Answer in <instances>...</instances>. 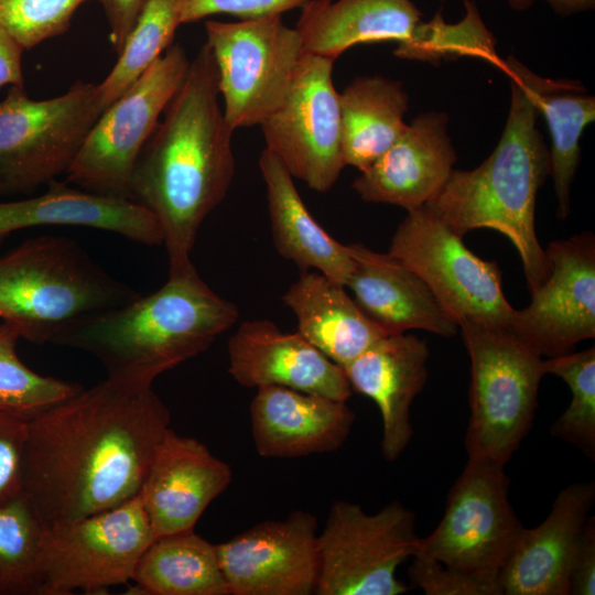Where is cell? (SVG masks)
Segmentation results:
<instances>
[{
    "label": "cell",
    "mask_w": 595,
    "mask_h": 595,
    "mask_svg": "<svg viewBox=\"0 0 595 595\" xmlns=\"http://www.w3.org/2000/svg\"><path fill=\"white\" fill-rule=\"evenodd\" d=\"M170 422L152 386L82 388L29 420L22 493L45 526L116 507L140 493Z\"/></svg>",
    "instance_id": "cell-1"
},
{
    "label": "cell",
    "mask_w": 595,
    "mask_h": 595,
    "mask_svg": "<svg viewBox=\"0 0 595 595\" xmlns=\"http://www.w3.org/2000/svg\"><path fill=\"white\" fill-rule=\"evenodd\" d=\"M218 97L217 69L205 42L132 171L130 199L158 219L169 273L193 267L198 230L224 201L235 176L234 130Z\"/></svg>",
    "instance_id": "cell-2"
},
{
    "label": "cell",
    "mask_w": 595,
    "mask_h": 595,
    "mask_svg": "<svg viewBox=\"0 0 595 595\" xmlns=\"http://www.w3.org/2000/svg\"><path fill=\"white\" fill-rule=\"evenodd\" d=\"M502 68L511 79V101L495 150L474 170L453 169L424 206L462 238L479 228L505 235L519 253L531 293L549 274L534 212L538 191L551 173L550 154L537 128L533 72L511 56L502 61Z\"/></svg>",
    "instance_id": "cell-3"
},
{
    "label": "cell",
    "mask_w": 595,
    "mask_h": 595,
    "mask_svg": "<svg viewBox=\"0 0 595 595\" xmlns=\"http://www.w3.org/2000/svg\"><path fill=\"white\" fill-rule=\"evenodd\" d=\"M238 317V307L193 266L169 273L151 294L71 324L51 344L93 355L109 378L152 386L161 374L208 349Z\"/></svg>",
    "instance_id": "cell-4"
},
{
    "label": "cell",
    "mask_w": 595,
    "mask_h": 595,
    "mask_svg": "<svg viewBox=\"0 0 595 595\" xmlns=\"http://www.w3.org/2000/svg\"><path fill=\"white\" fill-rule=\"evenodd\" d=\"M138 295L67 237L31 238L0 257V318L33 344Z\"/></svg>",
    "instance_id": "cell-5"
},
{
    "label": "cell",
    "mask_w": 595,
    "mask_h": 595,
    "mask_svg": "<svg viewBox=\"0 0 595 595\" xmlns=\"http://www.w3.org/2000/svg\"><path fill=\"white\" fill-rule=\"evenodd\" d=\"M458 327L470 359L467 456L506 465L531 429L543 357L505 327L473 321Z\"/></svg>",
    "instance_id": "cell-6"
},
{
    "label": "cell",
    "mask_w": 595,
    "mask_h": 595,
    "mask_svg": "<svg viewBox=\"0 0 595 595\" xmlns=\"http://www.w3.org/2000/svg\"><path fill=\"white\" fill-rule=\"evenodd\" d=\"M101 112L94 83L76 80L43 100L10 86L0 101V197L33 193L65 174Z\"/></svg>",
    "instance_id": "cell-7"
},
{
    "label": "cell",
    "mask_w": 595,
    "mask_h": 595,
    "mask_svg": "<svg viewBox=\"0 0 595 595\" xmlns=\"http://www.w3.org/2000/svg\"><path fill=\"white\" fill-rule=\"evenodd\" d=\"M190 62L181 44L167 47L101 112L65 181L91 193L130 199L136 161L182 85Z\"/></svg>",
    "instance_id": "cell-8"
},
{
    "label": "cell",
    "mask_w": 595,
    "mask_h": 595,
    "mask_svg": "<svg viewBox=\"0 0 595 595\" xmlns=\"http://www.w3.org/2000/svg\"><path fill=\"white\" fill-rule=\"evenodd\" d=\"M420 537L415 515L399 501L367 513L358 504L336 500L317 536L316 595H400L409 586L398 567L412 558Z\"/></svg>",
    "instance_id": "cell-9"
},
{
    "label": "cell",
    "mask_w": 595,
    "mask_h": 595,
    "mask_svg": "<svg viewBox=\"0 0 595 595\" xmlns=\"http://www.w3.org/2000/svg\"><path fill=\"white\" fill-rule=\"evenodd\" d=\"M509 485L505 465L468 457L447 494L441 521L420 537L414 555L499 588L498 574L523 528L510 504Z\"/></svg>",
    "instance_id": "cell-10"
},
{
    "label": "cell",
    "mask_w": 595,
    "mask_h": 595,
    "mask_svg": "<svg viewBox=\"0 0 595 595\" xmlns=\"http://www.w3.org/2000/svg\"><path fill=\"white\" fill-rule=\"evenodd\" d=\"M153 539L140 493L110 509L46 526L39 595L95 594L127 584Z\"/></svg>",
    "instance_id": "cell-11"
},
{
    "label": "cell",
    "mask_w": 595,
    "mask_h": 595,
    "mask_svg": "<svg viewBox=\"0 0 595 595\" xmlns=\"http://www.w3.org/2000/svg\"><path fill=\"white\" fill-rule=\"evenodd\" d=\"M204 26L226 121L234 131L260 126L285 99L304 54L298 31L282 15Z\"/></svg>",
    "instance_id": "cell-12"
},
{
    "label": "cell",
    "mask_w": 595,
    "mask_h": 595,
    "mask_svg": "<svg viewBox=\"0 0 595 595\" xmlns=\"http://www.w3.org/2000/svg\"><path fill=\"white\" fill-rule=\"evenodd\" d=\"M388 253L428 284L458 325L473 321L507 327L515 309L504 294L497 262L472 252L463 238L425 206L408 212Z\"/></svg>",
    "instance_id": "cell-13"
},
{
    "label": "cell",
    "mask_w": 595,
    "mask_h": 595,
    "mask_svg": "<svg viewBox=\"0 0 595 595\" xmlns=\"http://www.w3.org/2000/svg\"><path fill=\"white\" fill-rule=\"evenodd\" d=\"M333 60L304 53L283 102L260 125L266 149L291 176L327 192L346 166Z\"/></svg>",
    "instance_id": "cell-14"
},
{
    "label": "cell",
    "mask_w": 595,
    "mask_h": 595,
    "mask_svg": "<svg viewBox=\"0 0 595 595\" xmlns=\"http://www.w3.org/2000/svg\"><path fill=\"white\" fill-rule=\"evenodd\" d=\"M544 251L548 278L530 293L527 307L513 311L506 329L551 358L595 336V238L575 235L552 241Z\"/></svg>",
    "instance_id": "cell-15"
},
{
    "label": "cell",
    "mask_w": 595,
    "mask_h": 595,
    "mask_svg": "<svg viewBox=\"0 0 595 595\" xmlns=\"http://www.w3.org/2000/svg\"><path fill=\"white\" fill-rule=\"evenodd\" d=\"M317 520L304 510L266 520L216 544L230 595L315 594Z\"/></svg>",
    "instance_id": "cell-16"
},
{
    "label": "cell",
    "mask_w": 595,
    "mask_h": 595,
    "mask_svg": "<svg viewBox=\"0 0 595 595\" xmlns=\"http://www.w3.org/2000/svg\"><path fill=\"white\" fill-rule=\"evenodd\" d=\"M231 478L230 466L205 444L169 428L140 490L153 538L194 529Z\"/></svg>",
    "instance_id": "cell-17"
},
{
    "label": "cell",
    "mask_w": 595,
    "mask_h": 595,
    "mask_svg": "<svg viewBox=\"0 0 595 595\" xmlns=\"http://www.w3.org/2000/svg\"><path fill=\"white\" fill-rule=\"evenodd\" d=\"M228 372L246 388L285 387L347 401L351 388L337 364L299 332L269 320L242 322L228 340Z\"/></svg>",
    "instance_id": "cell-18"
},
{
    "label": "cell",
    "mask_w": 595,
    "mask_h": 595,
    "mask_svg": "<svg viewBox=\"0 0 595 595\" xmlns=\"http://www.w3.org/2000/svg\"><path fill=\"white\" fill-rule=\"evenodd\" d=\"M594 501V482L571 484L539 526L522 528L498 574L502 595H570L573 560Z\"/></svg>",
    "instance_id": "cell-19"
},
{
    "label": "cell",
    "mask_w": 595,
    "mask_h": 595,
    "mask_svg": "<svg viewBox=\"0 0 595 595\" xmlns=\"http://www.w3.org/2000/svg\"><path fill=\"white\" fill-rule=\"evenodd\" d=\"M444 112L414 118L353 188L365 202L400 206L408 212L426 205L453 171L456 153L447 134Z\"/></svg>",
    "instance_id": "cell-20"
},
{
    "label": "cell",
    "mask_w": 595,
    "mask_h": 595,
    "mask_svg": "<svg viewBox=\"0 0 595 595\" xmlns=\"http://www.w3.org/2000/svg\"><path fill=\"white\" fill-rule=\"evenodd\" d=\"M346 401L285 387L257 388L250 405L256 451L267 458H296L343 446L355 422Z\"/></svg>",
    "instance_id": "cell-21"
},
{
    "label": "cell",
    "mask_w": 595,
    "mask_h": 595,
    "mask_svg": "<svg viewBox=\"0 0 595 595\" xmlns=\"http://www.w3.org/2000/svg\"><path fill=\"white\" fill-rule=\"evenodd\" d=\"M429 348L412 334L386 335L342 369L351 390L370 398L382 421L381 452L396 461L413 435L410 407L428 378Z\"/></svg>",
    "instance_id": "cell-22"
},
{
    "label": "cell",
    "mask_w": 595,
    "mask_h": 595,
    "mask_svg": "<svg viewBox=\"0 0 595 595\" xmlns=\"http://www.w3.org/2000/svg\"><path fill=\"white\" fill-rule=\"evenodd\" d=\"M347 248L354 269L346 286L361 312L387 335L409 329L443 337L457 333L458 324L415 272L388 252H376L361 244Z\"/></svg>",
    "instance_id": "cell-23"
},
{
    "label": "cell",
    "mask_w": 595,
    "mask_h": 595,
    "mask_svg": "<svg viewBox=\"0 0 595 595\" xmlns=\"http://www.w3.org/2000/svg\"><path fill=\"white\" fill-rule=\"evenodd\" d=\"M42 194L0 201V241L11 234L42 226L87 227L113 232L144 246H159L158 219L128 198L91 193L69 183L51 182Z\"/></svg>",
    "instance_id": "cell-24"
},
{
    "label": "cell",
    "mask_w": 595,
    "mask_h": 595,
    "mask_svg": "<svg viewBox=\"0 0 595 595\" xmlns=\"http://www.w3.org/2000/svg\"><path fill=\"white\" fill-rule=\"evenodd\" d=\"M421 21L412 0H311L295 30L304 53L335 61L357 44L402 43Z\"/></svg>",
    "instance_id": "cell-25"
},
{
    "label": "cell",
    "mask_w": 595,
    "mask_h": 595,
    "mask_svg": "<svg viewBox=\"0 0 595 595\" xmlns=\"http://www.w3.org/2000/svg\"><path fill=\"white\" fill-rule=\"evenodd\" d=\"M259 169L266 184L272 238L279 255L302 271L314 269L346 286L354 269L347 245L335 240L314 219L291 174L267 149L259 158Z\"/></svg>",
    "instance_id": "cell-26"
},
{
    "label": "cell",
    "mask_w": 595,
    "mask_h": 595,
    "mask_svg": "<svg viewBox=\"0 0 595 595\" xmlns=\"http://www.w3.org/2000/svg\"><path fill=\"white\" fill-rule=\"evenodd\" d=\"M282 301L296 317V332L339 367L387 335L361 312L344 285L317 271H302Z\"/></svg>",
    "instance_id": "cell-27"
},
{
    "label": "cell",
    "mask_w": 595,
    "mask_h": 595,
    "mask_svg": "<svg viewBox=\"0 0 595 595\" xmlns=\"http://www.w3.org/2000/svg\"><path fill=\"white\" fill-rule=\"evenodd\" d=\"M409 97L402 84L381 76L357 77L339 93L345 165L366 170L405 130Z\"/></svg>",
    "instance_id": "cell-28"
},
{
    "label": "cell",
    "mask_w": 595,
    "mask_h": 595,
    "mask_svg": "<svg viewBox=\"0 0 595 595\" xmlns=\"http://www.w3.org/2000/svg\"><path fill=\"white\" fill-rule=\"evenodd\" d=\"M131 581L134 594L230 595L216 544L194 529L153 539Z\"/></svg>",
    "instance_id": "cell-29"
},
{
    "label": "cell",
    "mask_w": 595,
    "mask_h": 595,
    "mask_svg": "<svg viewBox=\"0 0 595 595\" xmlns=\"http://www.w3.org/2000/svg\"><path fill=\"white\" fill-rule=\"evenodd\" d=\"M539 113L550 137V175L558 201V217L570 214V192L580 162V140L595 119V99L578 83L552 80L532 73Z\"/></svg>",
    "instance_id": "cell-30"
},
{
    "label": "cell",
    "mask_w": 595,
    "mask_h": 595,
    "mask_svg": "<svg viewBox=\"0 0 595 595\" xmlns=\"http://www.w3.org/2000/svg\"><path fill=\"white\" fill-rule=\"evenodd\" d=\"M177 0H145L117 62L97 84L102 111L173 44Z\"/></svg>",
    "instance_id": "cell-31"
},
{
    "label": "cell",
    "mask_w": 595,
    "mask_h": 595,
    "mask_svg": "<svg viewBox=\"0 0 595 595\" xmlns=\"http://www.w3.org/2000/svg\"><path fill=\"white\" fill-rule=\"evenodd\" d=\"M45 527L23 493L0 506V595H39Z\"/></svg>",
    "instance_id": "cell-32"
},
{
    "label": "cell",
    "mask_w": 595,
    "mask_h": 595,
    "mask_svg": "<svg viewBox=\"0 0 595 595\" xmlns=\"http://www.w3.org/2000/svg\"><path fill=\"white\" fill-rule=\"evenodd\" d=\"M465 15L457 23H446L441 13L429 22L421 21L411 37L398 44L400 58L435 62L461 56H476L501 66L495 51V39L485 26L477 6L464 0Z\"/></svg>",
    "instance_id": "cell-33"
},
{
    "label": "cell",
    "mask_w": 595,
    "mask_h": 595,
    "mask_svg": "<svg viewBox=\"0 0 595 595\" xmlns=\"http://www.w3.org/2000/svg\"><path fill=\"white\" fill-rule=\"evenodd\" d=\"M19 338L12 326L0 323V408L31 420L83 387L25 366L17 354Z\"/></svg>",
    "instance_id": "cell-34"
},
{
    "label": "cell",
    "mask_w": 595,
    "mask_h": 595,
    "mask_svg": "<svg viewBox=\"0 0 595 595\" xmlns=\"http://www.w3.org/2000/svg\"><path fill=\"white\" fill-rule=\"evenodd\" d=\"M545 374L560 377L571 390V402L550 432L595 457V348L543 359Z\"/></svg>",
    "instance_id": "cell-35"
},
{
    "label": "cell",
    "mask_w": 595,
    "mask_h": 595,
    "mask_svg": "<svg viewBox=\"0 0 595 595\" xmlns=\"http://www.w3.org/2000/svg\"><path fill=\"white\" fill-rule=\"evenodd\" d=\"M90 0H0V26L25 50L67 32L76 10Z\"/></svg>",
    "instance_id": "cell-36"
},
{
    "label": "cell",
    "mask_w": 595,
    "mask_h": 595,
    "mask_svg": "<svg viewBox=\"0 0 595 595\" xmlns=\"http://www.w3.org/2000/svg\"><path fill=\"white\" fill-rule=\"evenodd\" d=\"M408 575L426 595H501L497 586L420 554L412 556Z\"/></svg>",
    "instance_id": "cell-37"
},
{
    "label": "cell",
    "mask_w": 595,
    "mask_h": 595,
    "mask_svg": "<svg viewBox=\"0 0 595 595\" xmlns=\"http://www.w3.org/2000/svg\"><path fill=\"white\" fill-rule=\"evenodd\" d=\"M311 0H177L180 24L193 23L214 14H228L240 20L282 15L302 8Z\"/></svg>",
    "instance_id": "cell-38"
},
{
    "label": "cell",
    "mask_w": 595,
    "mask_h": 595,
    "mask_svg": "<svg viewBox=\"0 0 595 595\" xmlns=\"http://www.w3.org/2000/svg\"><path fill=\"white\" fill-rule=\"evenodd\" d=\"M29 420L0 408V506L22 493Z\"/></svg>",
    "instance_id": "cell-39"
},
{
    "label": "cell",
    "mask_w": 595,
    "mask_h": 595,
    "mask_svg": "<svg viewBox=\"0 0 595 595\" xmlns=\"http://www.w3.org/2000/svg\"><path fill=\"white\" fill-rule=\"evenodd\" d=\"M595 594V518L588 517L570 574V595Z\"/></svg>",
    "instance_id": "cell-40"
},
{
    "label": "cell",
    "mask_w": 595,
    "mask_h": 595,
    "mask_svg": "<svg viewBox=\"0 0 595 595\" xmlns=\"http://www.w3.org/2000/svg\"><path fill=\"white\" fill-rule=\"evenodd\" d=\"M109 26V41L117 54L130 34L145 0H97Z\"/></svg>",
    "instance_id": "cell-41"
},
{
    "label": "cell",
    "mask_w": 595,
    "mask_h": 595,
    "mask_svg": "<svg viewBox=\"0 0 595 595\" xmlns=\"http://www.w3.org/2000/svg\"><path fill=\"white\" fill-rule=\"evenodd\" d=\"M25 48L0 26V88L10 85L24 87L22 56Z\"/></svg>",
    "instance_id": "cell-42"
},
{
    "label": "cell",
    "mask_w": 595,
    "mask_h": 595,
    "mask_svg": "<svg viewBox=\"0 0 595 595\" xmlns=\"http://www.w3.org/2000/svg\"><path fill=\"white\" fill-rule=\"evenodd\" d=\"M555 13L570 15L577 12L591 10L595 6V0H545Z\"/></svg>",
    "instance_id": "cell-43"
},
{
    "label": "cell",
    "mask_w": 595,
    "mask_h": 595,
    "mask_svg": "<svg viewBox=\"0 0 595 595\" xmlns=\"http://www.w3.org/2000/svg\"><path fill=\"white\" fill-rule=\"evenodd\" d=\"M508 4L515 10H526L528 9L533 0H507Z\"/></svg>",
    "instance_id": "cell-44"
}]
</instances>
